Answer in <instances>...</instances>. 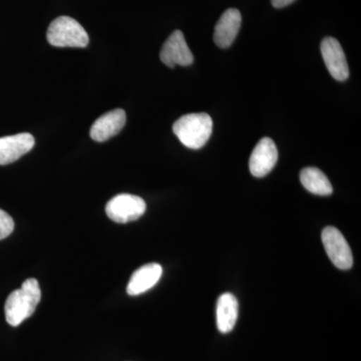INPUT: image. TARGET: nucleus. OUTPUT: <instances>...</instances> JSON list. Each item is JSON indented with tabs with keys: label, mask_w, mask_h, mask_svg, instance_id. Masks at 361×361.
<instances>
[{
	"label": "nucleus",
	"mask_w": 361,
	"mask_h": 361,
	"mask_svg": "<svg viewBox=\"0 0 361 361\" xmlns=\"http://www.w3.org/2000/svg\"><path fill=\"white\" fill-rule=\"evenodd\" d=\"M35 137L28 133L0 137V165L18 161L35 147Z\"/></svg>",
	"instance_id": "1a4fd4ad"
},
{
	"label": "nucleus",
	"mask_w": 361,
	"mask_h": 361,
	"mask_svg": "<svg viewBox=\"0 0 361 361\" xmlns=\"http://www.w3.org/2000/svg\"><path fill=\"white\" fill-rule=\"evenodd\" d=\"M238 300L231 293L222 294L216 307L217 326L221 334H229L238 319Z\"/></svg>",
	"instance_id": "ddd939ff"
},
{
	"label": "nucleus",
	"mask_w": 361,
	"mask_h": 361,
	"mask_svg": "<svg viewBox=\"0 0 361 361\" xmlns=\"http://www.w3.org/2000/svg\"><path fill=\"white\" fill-rule=\"evenodd\" d=\"M322 239L325 251L336 267L341 270H348L353 267V252L339 230L331 226L324 228Z\"/></svg>",
	"instance_id": "39448f33"
},
{
	"label": "nucleus",
	"mask_w": 361,
	"mask_h": 361,
	"mask_svg": "<svg viewBox=\"0 0 361 361\" xmlns=\"http://www.w3.org/2000/svg\"><path fill=\"white\" fill-rule=\"evenodd\" d=\"M322 49L323 61L332 78L338 82H344L349 77V68L345 54L338 40L334 37H325L322 40Z\"/></svg>",
	"instance_id": "0eeeda50"
},
{
	"label": "nucleus",
	"mask_w": 361,
	"mask_h": 361,
	"mask_svg": "<svg viewBox=\"0 0 361 361\" xmlns=\"http://www.w3.org/2000/svg\"><path fill=\"white\" fill-rule=\"evenodd\" d=\"M42 291L37 279L25 280L20 289L14 290L7 298L4 311L6 322L11 326L16 327L30 317L37 310Z\"/></svg>",
	"instance_id": "f257e3e1"
},
{
	"label": "nucleus",
	"mask_w": 361,
	"mask_h": 361,
	"mask_svg": "<svg viewBox=\"0 0 361 361\" xmlns=\"http://www.w3.org/2000/svg\"><path fill=\"white\" fill-rule=\"evenodd\" d=\"M163 274V268L160 264L151 263L142 266L135 270L128 284L127 292L130 296H137L153 288Z\"/></svg>",
	"instance_id": "f8f14e48"
},
{
	"label": "nucleus",
	"mask_w": 361,
	"mask_h": 361,
	"mask_svg": "<svg viewBox=\"0 0 361 361\" xmlns=\"http://www.w3.org/2000/svg\"><path fill=\"white\" fill-rule=\"evenodd\" d=\"M213 121L208 114H189L180 116L173 126V132L184 146L192 149H201L210 139Z\"/></svg>",
	"instance_id": "f03ea898"
},
{
	"label": "nucleus",
	"mask_w": 361,
	"mask_h": 361,
	"mask_svg": "<svg viewBox=\"0 0 361 361\" xmlns=\"http://www.w3.org/2000/svg\"><path fill=\"white\" fill-rule=\"evenodd\" d=\"M127 116L121 109L109 111L99 116L90 128V137L94 141L103 142L108 141L114 135H118L125 126Z\"/></svg>",
	"instance_id": "9d476101"
},
{
	"label": "nucleus",
	"mask_w": 361,
	"mask_h": 361,
	"mask_svg": "<svg viewBox=\"0 0 361 361\" xmlns=\"http://www.w3.org/2000/svg\"><path fill=\"white\" fill-rule=\"evenodd\" d=\"M146 202L141 197L121 194L114 197L106 206V213L114 222L126 224L141 218L146 212Z\"/></svg>",
	"instance_id": "20e7f679"
},
{
	"label": "nucleus",
	"mask_w": 361,
	"mask_h": 361,
	"mask_svg": "<svg viewBox=\"0 0 361 361\" xmlns=\"http://www.w3.org/2000/svg\"><path fill=\"white\" fill-rule=\"evenodd\" d=\"M300 180L308 192L318 196H329L334 192L329 178L318 168H304L300 173Z\"/></svg>",
	"instance_id": "4468645a"
},
{
	"label": "nucleus",
	"mask_w": 361,
	"mask_h": 361,
	"mask_svg": "<svg viewBox=\"0 0 361 361\" xmlns=\"http://www.w3.org/2000/svg\"><path fill=\"white\" fill-rule=\"evenodd\" d=\"M14 222L13 218L0 209V240L6 238L13 233Z\"/></svg>",
	"instance_id": "2eb2a0df"
},
{
	"label": "nucleus",
	"mask_w": 361,
	"mask_h": 361,
	"mask_svg": "<svg viewBox=\"0 0 361 361\" xmlns=\"http://www.w3.org/2000/svg\"><path fill=\"white\" fill-rule=\"evenodd\" d=\"M47 39L56 47H85L90 40L85 28L70 16H59L52 21L47 28Z\"/></svg>",
	"instance_id": "7ed1b4c3"
},
{
	"label": "nucleus",
	"mask_w": 361,
	"mask_h": 361,
	"mask_svg": "<svg viewBox=\"0 0 361 361\" xmlns=\"http://www.w3.org/2000/svg\"><path fill=\"white\" fill-rule=\"evenodd\" d=\"M241 21L242 16L238 9H227L221 16L220 20L215 26V32H214L215 44L221 49L231 47L241 27Z\"/></svg>",
	"instance_id": "9b49d317"
},
{
	"label": "nucleus",
	"mask_w": 361,
	"mask_h": 361,
	"mask_svg": "<svg viewBox=\"0 0 361 361\" xmlns=\"http://www.w3.org/2000/svg\"><path fill=\"white\" fill-rule=\"evenodd\" d=\"M160 59L166 66L172 68L175 66H187L193 63V54L180 30H176L166 40L161 47Z\"/></svg>",
	"instance_id": "423d86ee"
},
{
	"label": "nucleus",
	"mask_w": 361,
	"mask_h": 361,
	"mask_svg": "<svg viewBox=\"0 0 361 361\" xmlns=\"http://www.w3.org/2000/svg\"><path fill=\"white\" fill-rule=\"evenodd\" d=\"M278 161V149L270 137H263L252 152L249 168L256 178L265 177L275 167Z\"/></svg>",
	"instance_id": "6e6552de"
},
{
	"label": "nucleus",
	"mask_w": 361,
	"mask_h": 361,
	"mask_svg": "<svg viewBox=\"0 0 361 361\" xmlns=\"http://www.w3.org/2000/svg\"><path fill=\"white\" fill-rule=\"evenodd\" d=\"M293 1H295V0H271V4L276 8H282V7L289 6Z\"/></svg>",
	"instance_id": "dca6fc26"
}]
</instances>
